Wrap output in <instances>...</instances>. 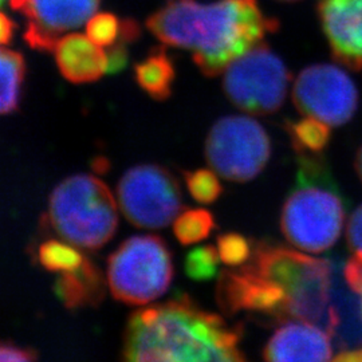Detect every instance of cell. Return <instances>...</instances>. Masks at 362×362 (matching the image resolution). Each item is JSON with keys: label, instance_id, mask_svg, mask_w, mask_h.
<instances>
[{"label": "cell", "instance_id": "6da1fadb", "mask_svg": "<svg viewBox=\"0 0 362 362\" xmlns=\"http://www.w3.org/2000/svg\"><path fill=\"white\" fill-rule=\"evenodd\" d=\"M146 27L164 45L188 50L199 70L215 77L275 33L279 22L258 0H165Z\"/></svg>", "mask_w": 362, "mask_h": 362}, {"label": "cell", "instance_id": "7a4b0ae2", "mask_svg": "<svg viewBox=\"0 0 362 362\" xmlns=\"http://www.w3.org/2000/svg\"><path fill=\"white\" fill-rule=\"evenodd\" d=\"M242 326L203 310L188 296L134 311L124 333L127 361H245Z\"/></svg>", "mask_w": 362, "mask_h": 362}, {"label": "cell", "instance_id": "3957f363", "mask_svg": "<svg viewBox=\"0 0 362 362\" xmlns=\"http://www.w3.org/2000/svg\"><path fill=\"white\" fill-rule=\"evenodd\" d=\"M297 165L296 184L281 212V230L290 245L321 254L339 239L348 206L322 156L298 153Z\"/></svg>", "mask_w": 362, "mask_h": 362}, {"label": "cell", "instance_id": "277c9868", "mask_svg": "<svg viewBox=\"0 0 362 362\" xmlns=\"http://www.w3.org/2000/svg\"><path fill=\"white\" fill-rule=\"evenodd\" d=\"M247 263L285 293L290 318L317 325L332 336L333 262L262 242Z\"/></svg>", "mask_w": 362, "mask_h": 362}, {"label": "cell", "instance_id": "5b68a950", "mask_svg": "<svg viewBox=\"0 0 362 362\" xmlns=\"http://www.w3.org/2000/svg\"><path fill=\"white\" fill-rule=\"evenodd\" d=\"M47 219L62 240L83 250H98L116 233V199L95 176L74 175L52 191Z\"/></svg>", "mask_w": 362, "mask_h": 362}, {"label": "cell", "instance_id": "8992f818", "mask_svg": "<svg viewBox=\"0 0 362 362\" xmlns=\"http://www.w3.org/2000/svg\"><path fill=\"white\" fill-rule=\"evenodd\" d=\"M173 279L167 243L156 235L127 239L107 259L106 284L115 299L143 306L164 296Z\"/></svg>", "mask_w": 362, "mask_h": 362}, {"label": "cell", "instance_id": "52a82bcc", "mask_svg": "<svg viewBox=\"0 0 362 362\" xmlns=\"http://www.w3.org/2000/svg\"><path fill=\"white\" fill-rule=\"evenodd\" d=\"M288 83L285 62L264 42L223 71V90L230 103L255 116L278 112L285 103Z\"/></svg>", "mask_w": 362, "mask_h": 362}, {"label": "cell", "instance_id": "ba28073f", "mask_svg": "<svg viewBox=\"0 0 362 362\" xmlns=\"http://www.w3.org/2000/svg\"><path fill=\"white\" fill-rule=\"evenodd\" d=\"M270 157L272 141L267 132L250 117H223L208 133L206 158L209 167L226 180H254Z\"/></svg>", "mask_w": 362, "mask_h": 362}, {"label": "cell", "instance_id": "9c48e42d", "mask_svg": "<svg viewBox=\"0 0 362 362\" xmlns=\"http://www.w3.org/2000/svg\"><path fill=\"white\" fill-rule=\"evenodd\" d=\"M117 199L128 221L146 230L167 227L182 209L179 181L156 164L130 168L117 185Z\"/></svg>", "mask_w": 362, "mask_h": 362}, {"label": "cell", "instance_id": "30bf717a", "mask_svg": "<svg viewBox=\"0 0 362 362\" xmlns=\"http://www.w3.org/2000/svg\"><path fill=\"white\" fill-rule=\"evenodd\" d=\"M293 101L299 113L330 127L349 122L358 107V90L341 67L317 64L303 69L294 83Z\"/></svg>", "mask_w": 362, "mask_h": 362}, {"label": "cell", "instance_id": "8fae6325", "mask_svg": "<svg viewBox=\"0 0 362 362\" xmlns=\"http://www.w3.org/2000/svg\"><path fill=\"white\" fill-rule=\"evenodd\" d=\"M216 300L227 315L250 313L279 321H288L290 318L285 293L247 263L239 266L238 270L221 272Z\"/></svg>", "mask_w": 362, "mask_h": 362}, {"label": "cell", "instance_id": "7c38bea8", "mask_svg": "<svg viewBox=\"0 0 362 362\" xmlns=\"http://www.w3.org/2000/svg\"><path fill=\"white\" fill-rule=\"evenodd\" d=\"M101 0H10L13 11L27 18L25 40L40 52H52L66 31L85 25Z\"/></svg>", "mask_w": 362, "mask_h": 362}, {"label": "cell", "instance_id": "4fadbf2b", "mask_svg": "<svg viewBox=\"0 0 362 362\" xmlns=\"http://www.w3.org/2000/svg\"><path fill=\"white\" fill-rule=\"evenodd\" d=\"M317 13L333 57L362 74V0H320Z\"/></svg>", "mask_w": 362, "mask_h": 362}, {"label": "cell", "instance_id": "5bb4252c", "mask_svg": "<svg viewBox=\"0 0 362 362\" xmlns=\"http://www.w3.org/2000/svg\"><path fill=\"white\" fill-rule=\"evenodd\" d=\"M266 361H329L333 358L330 334L306 321H285L263 349Z\"/></svg>", "mask_w": 362, "mask_h": 362}, {"label": "cell", "instance_id": "9a60e30c", "mask_svg": "<svg viewBox=\"0 0 362 362\" xmlns=\"http://www.w3.org/2000/svg\"><path fill=\"white\" fill-rule=\"evenodd\" d=\"M52 52L61 74L71 83L95 82L106 73V52L88 35L74 33L62 37Z\"/></svg>", "mask_w": 362, "mask_h": 362}, {"label": "cell", "instance_id": "2e32d148", "mask_svg": "<svg viewBox=\"0 0 362 362\" xmlns=\"http://www.w3.org/2000/svg\"><path fill=\"white\" fill-rule=\"evenodd\" d=\"M333 329L332 337L336 338L342 350L357 349L362 346L361 297L350 288L344 279L342 269L334 263L333 293H332Z\"/></svg>", "mask_w": 362, "mask_h": 362}, {"label": "cell", "instance_id": "e0dca14e", "mask_svg": "<svg viewBox=\"0 0 362 362\" xmlns=\"http://www.w3.org/2000/svg\"><path fill=\"white\" fill-rule=\"evenodd\" d=\"M101 270L86 258L76 272H64L55 282V294L67 309L97 306L105 298Z\"/></svg>", "mask_w": 362, "mask_h": 362}, {"label": "cell", "instance_id": "ac0fdd59", "mask_svg": "<svg viewBox=\"0 0 362 362\" xmlns=\"http://www.w3.org/2000/svg\"><path fill=\"white\" fill-rule=\"evenodd\" d=\"M134 78L149 97L156 101H165L172 94L176 69L167 50L158 46L134 66Z\"/></svg>", "mask_w": 362, "mask_h": 362}, {"label": "cell", "instance_id": "d6986e66", "mask_svg": "<svg viewBox=\"0 0 362 362\" xmlns=\"http://www.w3.org/2000/svg\"><path fill=\"white\" fill-rule=\"evenodd\" d=\"M25 78V57L21 52L0 47V116L18 110Z\"/></svg>", "mask_w": 362, "mask_h": 362}, {"label": "cell", "instance_id": "ffe728a7", "mask_svg": "<svg viewBox=\"0 0 362 362\" xmlns=\"http://www.w3.org/2000/svg\"><path fill=\"white\" fill-rule=\"evenodd\" d=\"M286 130L297 153H321L332 139L330 125L310 116L286 122Z\"/></svg>", "mask_w": 362, "mask_h": 362}, {"label": "cell", "instance_id": "44dd1931", "mask_svg": "<svg viewBox=\"0 0 362 362\" xmlns=\"http://www.w3.org/2000/svg\"><path fill=\"white\" fill-rule=\"evenodd\" d=\"M214 228V215L203 208L184 209L173 223V233L182 246H191L207 239Z\"/></svg>", "mask_w": 362, "mask_h": 362}, {"label": "cell", "instance_id": "7402d4cb", "mask_svg": "<svg viewBox=\"0 0 362 362\" xmlns=\"http://www.w3.org/2000/svg\"><path fill=\"white\" fill-rule=\"evenodd\" d=\"M37 257L40 266L49 272L59 274L76 272L86 260V257L79 251V247L55 239L40 245Z\"/></svg>", "mask_w": 362, "mask_h": 362}, {"label": "cell", "instance_id": "603a6c76", "mask_svg": "<svg viewBox=\"0 0 362 362\" xmlns=\"http://www.w3.org/2000/svg\"><path fill=\"white\" fill-rule=\"evenodd\" d=\"M219 251L218 247H196L188 252L184 270L188 278L197 282H206L215 278L219 272Z\"/></svg>", "mask_w": 362, "mask_h": 362}, {"label": "cell", "instance_id": "cb8c5ba5", "mask_svg": "<svg viewBox=\"0 0 362 362\" xmlns=\"http://www.w3.org/2000/svg\"><path fill=\"white\" fill-rule=\"evenodd\" d=\"M188 192L202 204H212L223 194V185L215 170L194 169L184 173Z\"/></svg>", "mask_w": 362, "mask_h": 362}, {"label": "cell", "instance_id": "d4e9b609", "mask_svg": "<svg viewBox=\"0 0 362 362\" xmlns=\"http://www.w3.org/2000/svg\"><path fill=\"white\" fill-rule=\"evenodd\" d=\"M218 251L220 260L230 266L239 267L247 263L254 251L250 239L242 233H221L218 238Z\"/></svg>", "mask_w": 362, "mask_h": 362}, {"label": "cell", "instance_id": "484cf974", "mask_svg": "<svg viewBox=\"0 0 362 362\" xmlns=\"http://www.w3.org/2000/svg\"><path fill=\"white\" fill-rule=\"evenodd\" d=\"M121 19L115 13H94L86 22V35L101 47H110L119 37Z\"/></svg>", "mask_w": 362, "mask_h": 362}, {"label": "cell", "instance_id": "4316f807", "mask_svg": "<svg viewBox=\"0 0 362 362\" xmlns=\"http://www.w3.org/2000/svg\"><path fill=\"white\" fill-rule=\"evenodd\" d=\"M129 45L118 42L113 46H110L109 52H106L107 57V66H106V74H118L125 70V67L129 64Z\"/></svg>", "mask_w": 362, "mask_h": 362}, {"label": "cell", "instance_id": "83f0119b", "mask_svg": "<svg viewBox=\"0 0 362 362\" xmlns=\"http://www.w3.org/2000/svg\"><path fill=\"white\" fill-rule=\"evenodd\" d=\"M38 358L37 351L0 341V362H28Z\"/></svg>", "mask_w": 362, "mask_h": 362}, {"label": "cell", "instance_id": "f1b7e54d", "mask_svg": "<svg viewBox=\"0 0 362 362\" xmlns=\"http://www.w3.org/2000/svg\"><path fill=\"white\" fill-rule=\"evenodd\" d=\"M346 239L351 251L356 254H362V204L350 216L346 228Z\"/></svg>", "mask_w": 362, "mask_h": 362}, {"label": "cell", "instance_id": "f546056e", "mask_svg": "<svg viewBox=\"0 0 362 362\" xmlns=\"http://www.w3.org/2000/svg\"><path fill=\"white\" fill-rule=\"evenodd\" d=\"M141 33H143V28L136 19L124 18V19H121L119 37L117 40L122 42V43H127V45H132V43H136L139 39L141 38Z\"/></svg>", "mask_w": 362, "mask_h": 362}, {"label": "cell", "instance_id": "4dcf8cb0", "mask_svg": "<svg viewBox=\"0 0 362 362\" xmlns=\"http://www.w3.org/2000/svg\"><path fill=\"white\" fill-rule=\"evenodd\" d=\"M18 30L16 22L8 15L0 13V47L10 45L15 37V31Z\"/></svg>", "mask_w": 362, "mask_h": 362}, {"label": "cell", "instance_id": "1f68e13d", "mask_svg": "<svg viewBox=\"0 0 362 362\" xmlns=\"http://www.w3.org/2000/svg\"><path fill=\"white\" fill-rule=\"evenodd\" d=\"M333 360L344 362H362V346L357 349L342 350Z\"/></svg>", "mask_w": 362, "mask_h": 362}, {"label": "cell", "instance_id": "d6a6232c", "mask_svg": "<svg viewBox=\"0 0 362 362\" xmlns=\"http://www.w3.org/2000/svg\"><path fill=\"white\" fill-rule=\"evenodd\" d=\"M356 170H357V175L362 182V145L357 152V157H356Z\"/></svg>", "mask_w": 362, "mask_h": 362}, {"label": "cell", "instance_id": "836d02e7", "mask_svg": "<svg viewBox=\"0 0 362 362\" xmlns=\"http://www.w3.org/2000/svg\"><path fill=\"white\" fill-rule=\"evenodd\" d=\"M279 1H286V3H294V1H299V0H279Z\"/></svg>", "mask_w": 362, "mask_h": 362}, {"label": "cell", "instance_id": "e575fe53", "mask_svg": "<svg viewBox=\"0 0 362 362\" xmlns=\"http://www.w3.org/2000/svg\"><path fill=\"white\" fill-rule=\"evenodd\" d=\"M4 1H6V0H0V7L4 4Z\"/></svg>", "mask_w": 362, "mask_h": 362}, {"label": "cell", "instance_id": "d590c367", "mask_svg": "<svg viewBox=\"0 0 362 362\" xmlns=\"http://www.w3.org/2000/svg\"><path fill=\"white\" fill-rule=\"evenodd\" d=\"M360 297H361V300H362V293H361V294H360Z\"/></svg>", "mask_w": 362, "mask_h": 362}]
</instances>
